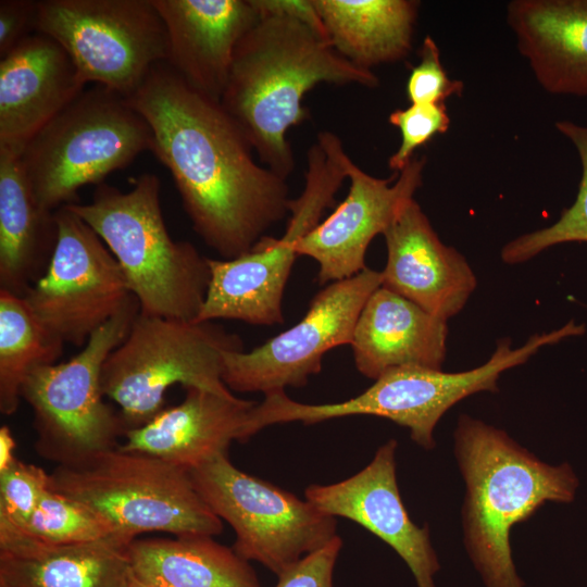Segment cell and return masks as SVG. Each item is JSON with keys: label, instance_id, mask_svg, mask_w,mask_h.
<instances>
[{"label": "cell", "instance_id": "cell-1", "mask_svg": "<svg viewBox=\"0 0 587 587\" xmlns=\"http://www.w3.org/2000/svg\"><path fill=\"white\" fill-rule=\"evenodd\" d=\"M126 100L149 124L152 152L171 173L193 230L223 260L250 252L289 214L286 179L254 161L220 102L165 62Z\"/></svg>", "mask_w": 587, "mask_h": 587}, {"label": "cell", "instance_id": "cell-2", "mask_svg": "<svg viewBox=\"0 0 587 587\" xmlns=\"http://www.w3.org/2000/svg\"><path fill=\"white\" fill-rule=\"evenodd\" d=\"M255 23L239 40L220 103L260 161L287 179L296 161L288 130L310 118L304 96L320 84L379 85L330 45L312 0H254Z\"/></svg>", "mask_w": 587, "mask_h": 587}, {"label": "cell", "instance_id": "cell-3", "mask_svg": "<svg viewBox=\"0 0 587 587\" xmlns=\"http://www.w3.org/2000/svg\"><path fill=\"white\" fill-rule=\"evenodd\" d=\"M454 453L466 485L462 520L470 558L486 587H523L510 532L547 501L571 502L574 472L541 462L505 432L465 414L458 420Z\"/></svg>", "mask_w": 587, "mask_h": 587}, {"label": "cell", "instance_id": "cell-4", "mask_svg": "<svg viewBox=\"0 0 587 587\" xmlns=\"http://www.w3.org/2000/svg\"><path fill=\"white\" fill-rule=\"evenodd\" d=\"M66 207L112 252L140 313L196 322L210 284L209 258L192 243L171 237L157 175H140L126 192L99 184L89 203Z\"/></svg>", "mask_w": 587, "mask_h": 587}, {"label": "cell", "instance_id": "cell-5", "mask_svg": "<svg viewBox=\"0 0 587 587\" xmlns=\"http://www.w3.org/2000/svg\"><path fill=\"white\" fill-rule=\"evenodd\" d=\"M579 334L580 327L569 321L558 329L532 336L519 348H512L511 340L503 338L488 361L464 372L446 373L420 366L391 369L361 395L337 403L305 404L290 399L285 390L271 392L250 411L246 434L250 438L273 424L312 425L342 416L372 415L408 427L414 442L432 450L438 421L457 402L476 392L497 391L501 373L524 364L540 348Z\"/></svg>", "mask_w": 587, "mask_h": 587}, {"label": "cell", "instance_id": "cell-6", "mask_svg": "<svg viewBox=\"0 0 587 587\" xmlns=\"http://www.w3.org/2000/svg\"><path fill=\"white\" fill-rule=\"evenodd\" d=\"M50 488L87 507L130 539L161 532L175 537L216 536L223 521L195 488L189 472L118 446L82 462L57 465Z\"/></svg>", "mask_w": 587, "mask_h": 587}, {"label": "cell", "instance_id": "cell-7", "mask_svg": "<svg viewBox=\"0 0 587 587\" xmlns=\"http://www.w3.org/2000/svg\"><path fill=\"white\" fill-rule=\"evenodd\" d=\"M351 161L340 138L320 132L307 152L305 184L291 199L285 234L265 236L248 253L232 259H208L211 278L196 322L237 320L253 325L284 322L283 297L297 259V245L321 222L347 178Z\"/></svg>", "mask_w": 587, "mask_h": 587}, {"label": "cell", "instance_id": "cell-8", "mask_svg": "<svg viewBox=\"0 0 587 587\" xmlns=\"http://www.w3.org/2000/svg\"><path fill=\"white\" fill-rule=\"evenodd\" d=\"M152 146L149 124L126 98L95 85L34 136L21 160L38 201L57 211Z\"/></svg>", "mask_w": 587, "mask_h": 587}, {"label": "cell", "instance_id": "cell-9", "mask_svg": "<svg viewBox=\"0 0 587 587\" xmlns=\"http://www.w3.org/2000/svg\"><path fill=\"white\" fill-rule=\"evenodd\" d=\"M242 349L238 335L212 321L139 311L125 339L102 365V391L120 407L126 430L138 428L165 409V392L175 384L234 396L222 379L223 355Z\"/></svg>", "mask_w": 587, "mask_h": 587}, {"label": "cell", "instance_id": "cell-10", "mask_svg": "<svg viewBox=\"0 0 587 587\" xmlns=\"http://www.w3.org/2000/svg\"><path fill=\"white\" fill-rule=\"evenodd\" d=\"M140 311L133 295L126 305L95 332L82 351L64 363L35 369L21 388L34 413L39 455L68 465L116 448L126 432L120 412L104 400L101 370L125 339Z\"/></svg>", "mask_w": 587, "mask_h": 587}, {"label": "cell", "instance_id": "cell-11", "mask_svg": "<svg viewBox=\"0 0 587 587\" xmlns=\"http://www.w3.org/2000/svg\"><path fill=\"white\" fill-rule=\"evenodd\" d=\"M36 32L68 53L85 84L125 98L166 61V28L152 0H40Z\"/></svg>", "mask_w": 587, "mask_h": 587}, {"label": "cell", "instance_id": "cell-12", "mask_svg": "<svg viewBox=\"0 0 587 587\" xmlns=\"http://www.w3.org/2000/svg\"><path fill=\"white\" fill-rule=\"evenodd\" d=\"M196 490L235 530V552L277 577L328 544L336 517L307 500L237 469L227 454L189 472Z\"/></svg>", "mask_w": 587, "mask_h": 587}, {"label": "cell", "instance_id": "cell-13", "mask_svg": "<svg viewBox=\"0 0 587 587\" xmlns=\"http://www.w3.org/2000/svg\"><path fill=\"white\" fill-rule=\"evenodd\" d=\"M58 241L45 274L23 297L64 344L84 347L132 294L105 243L66 205L55 211Z\"/></svg>", "mask_w": 587, "mask_h": 587}, {"label": "cell", "instance_id": "cell-14", "mask_svg": "<svg viewBox=\"0 0 587 587\" xmlns=\"http://www.w3.org/2000/svg\"><path fill=\"white\" fill-rule=\"evenodd\" d=\"M382 282V272L366 267L326 285L292 327L249 352L226 351L224 384L232 391L264 395L305 386L311 375L321 372L328 350L351 344L358 317Z\"/></svg>", "mask_w": 587, "mask_h": 587}, {"label": "cell", "instance_id": "cell-15", "mask_svg": "<svg viewBox=\"0 0 587 587\" xmlns=\"http://www.w3.org/2000/svg\"><path fill=\"white\" fill-rule=\"evenodd\" d=\"M425 164L426 157H414L401 172L378 178L349 162L346 199L297 245L299 257L312 258L319 264V284L350 278L366 268L369 245L414 198L423 184Z\"/></svg>", "mask_w": 587, "mask_h": 587}, {"label": "cell", "instance_id": "cell-16", "mask_svg": "<svg viewBox=\"0 0 587 587\" xmlns=\"http://www.w3.org/2000/svg\"><path fill=\"white\" fill-rule=\"evenodd\" d=\"M397 446L388 440L359 473L330 485H310L304 497L323 513L351 520L384 540L410 567L417 587H436L433 577L440 566L428 527L412 522L400 497Z\"/></svg>", "mask_w": 587, "mask_h": 587}, {"label": "cell", "instance_id": "cell-17", "mask_svg": "<svg viewBox=\"0 0 587 587\" xmlns=\"http://www.w3.org/2000/svg\"><path fill=\"white\" fill-rule=\"evenodd\" d=\"M383 235V287L445 321L464 308L477 285L475 274L459 251L439 239L414 198Z\"/></svg>", "mask_w": 587, "mask_h": 587}, {"label": "cell", "instance_id": "cell-18", "mask_svg": "<svg viewBox=\"0 0 587 587\" xmlns=\"http://www.w3.org/2000/svg\"><path fill=\"white\" fill-rule=\"evenodd\" d=\"M167 35L165 63L220 102L235 49L259 17L254 0H152Z\"/></svg>", "mask_w": 587, "mask_h": 587}, {"label": "cell", "instance_id": "cell-19", "mask_svg": "<svg viewBox=\"0 0 587 587\" xmlns=\"http://www.w3.org/2000/svg\"><path fill=\"white\" fill-rule=\"evenodd\" d=\"M85 85L55 40L39 33L23 39L0 61V147L22 154Z\"/></svg>", "mask_w": 587, "mask_h": 587}, {"label": "cell", "instance_id": "cell-20", "mask_svg": "<svg viewBox=\"0 0 587 587\" xmlns=\"http://www.w3.org/2000/svg\"><path fill=\"white\" fill-rule=\"evenodd\" d=\"M185 389L180 403L165 408L146 425L126 430L118 447L190 472L227 454L232 441L243 442L249 413L257 402L197 387Z\"/></svg>", "mask_w": 587, "mask_h": 587}, {"label": "cell", "instance_id": "cell-21", "mask_svg": "<svg viewBox=\"0 0 587 587\" xmlns=\"http://www.w3.org/2000/svg\"><path fill=\"white\" fill-rule=\"evenodd\" d=\"M133 540L113 535L51 545L0 522V587H126L133 577Z\"/></svg>", "mask_w": 587, "mask_h": 587}, {"label": "cell", "instance_id": "cell-22", "mask_svg": "<svg viewBox=\"0 0 587 587\" xmlns=\"http://www.w3.org/2000/svg\"><path fill=\"white\" fill-rule=\"evenodd\" d=\"M447 321L380 286L366 300L351 348L357 370L371 379L402 366L441 370Z\"/></svg>", "mask_w": 587, "mask_h": 587}, {"label": "cell", "instance_id": "cell-23", "mask_svg": "<svg viewBox=\"0 0 587 587\" xmlns=\"http://www.w3.org/2000/svg\"><path fill=\"white\" fill-rule=\"evenodd\" d=\"M507 22L547 92L587 96V0H513Z\"/></svg>", "mask_w": 587, "mask_h": 587}, {"label": "cell", "instance_id": "cell-24", "mask_svg": "<svg viewBox=\"0 0 587 587\" xmlns=\"http://www.w3.org/2000/svg\"><path fill=\"white\" fill-rule=\"evenodd\" d=\"M57 241L55 211L38 201L21 154L0 147V289L24 297L45 274Z\"/></svg>", "mask_w": 587, "mask_h": 587}, {"label": "cell", "instance_id": "cell-25", "mask_svg": "<svg viewBox=\"0 0 587 587\" xmlns=\"http://www.w3.org/2000/svg\"><path fill=\"white\" fill-rule=\"evenodd\" d=\"M333 48L353 65L372 71L408 57L420 1L312 0Z\"/></svg>", "mask_w": 587, "mask_h": 587}, {"label": "cell", "instance_id": "cell-26", "mask_svg": "<svg viewBox=\"0 0 587 587\" xmlns=\"http://www.w3.org/2000/svg\"><path fill=\"white\" fill-rule=\"evenodd\" d=\"M128 553L135 577L153 587H262L249 561L213 536L135 539Z\"/></svg>", "mask_w": 587, "mask_h": 587}, {"label": "cell", "instance_id": "cell-27", "mask_svg": "<svg viewBox=\"0 0 587 587\" xmlns=\"http://www.w3.org/2000/svg\"><path fill=\"white\" fill-rule=\"evenodd\" d=\"M64 342L35 315L23 297L0 289V411L16 412L21 388L37 367L57 363Z\"/></svg>", "mask_w": 587, "mask_h": 587}, {"label": "cell", "instance_id": "cell-28", "mask_svg": "<svg viewBox=\"0 0 587 587\" xmlns=\"http://www.w3.org/2000/svg\"><path fill=\"white\" fill-rule=\"evenodd\" d=\"M555 128L570 139L579 155L582 176L575 201L550 226L523 234L505 243L501 250L504 263H523L560 243L587 242V126L558 121Z\"/></svg>", "mask_w": 587, "mask_h": 587}, {"label": "cell", "instance_id": "cell-29", "mask_svg": "<svg viewBox=\"0 0 587 587\" xmlns=\"http://www.w3.org/2000/svg\"><path fill=\"white\" fill-rule=\"evenodd\" d=\"M13 527L34 539L51 545L91 542L117 535L87 507L50 487L27 522L20 527Z\"/></svg>", "mask_w": 587, "mask_h": 587}, {"label": "cell", "instance_id": "cell-30", "mask_svg": "<svg viewBox=\"0 0 587 587\" xmlns=\"http://www.w3.org/2000/svg\"><path fill=\"white\" fill-rule=\"evenodd\" d=\"M49 487V473L17 459L0 472V521L24 525Z\"/></svg>", "mask_w": 587, "mask_h": 587}, {"label": "cell", "instance_id": "cell-31", "mask_svg": "<svg viewBox=\"0 0 587 587\" xmlns=\"http://www.w3.org/2000/svg\"><path fill=\"white\" fill-rule=\"evenodd\" d=\"M388 122L401 134V145L388 159L394 172H401L414 158V151L429 141L436 134H444L450 126L445 103L410 104L392 111Z\"/></svg>", "mask_w": 587, "mask_h": 587}, {"label": "cell", "instance_id": "cell-32", "mask_svg": "<svg viewBox=\"0 0 587 587\" xmlns=\"http://www.w3.org/2000/svg\"><path fill=\"white\" fill-rule=\"evenodd\" d=\"M463 90L461 80L447 75L436 41L427 35L420 49V62L415 65L407 82V97L411 104H438Z\"/></svg>", "mask_w": 587, "mask_h": 587}, {"label": "cell", "instance_id": "cell-33", "mask_svg": "<svg viewBox=\"0 0 587 587\" xmlns=\"http://www.w3.org/2000/svg\"><path fill=\"white\" fill-rule=\"evenodd\" d=\"M342 547L337 535L279 575L275 587H334V569Z\"/></svg>", "mask_w": 587, "mask_h": 587}, {"label": "cell", "instance_id": "cell-34", "mask_svg": "<svg viewBox=\"0 0 587 587\" xmlns=\"http://www.w3.org/2000/svg\"><path fill=\"white\" fill-rule=\"evenodd\" d=\"M38 1H0V58L36 30Z\"/></svg>", "mask_w": 587, "mask_h": 587}, {"label": "cell", "instance_id": "cell-35", "mask_svg": "<svg viewBox=\"0 0 587 587\" xmlns=\"http://www.w3.org/2000/svg\"><path fill=\"white\" fill-rule=\"evenodd\" d=\"M15 439L5 425L0 428V472L10 467L17 458L15 457Z\"/></svg>", "mask_w": 587, "mask_h": 587}, {"label": "cell", "instance_id": "cell-36", "mask_svg": "<svg viewBox=\"0 0 587 587\" xmlns=\"http://www.w3.org/2000/svg\"><path fill=\"white\" fill-rule=\"evenodd\" d=\"M126 587H153V586H150V585H148L146 583H142L137 577H135V575L133 574V577H132V579L129 580V583H128V585Z\"/></svg>", "mask_w": 587, "mask_h": 587}]
</instances>
